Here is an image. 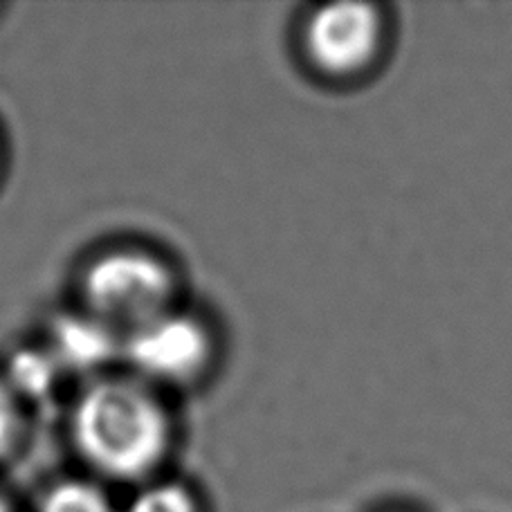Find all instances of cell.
Listing matches in <instances>:
<instances>
[{
    "instance_id": "5",
    "label": "cell",
    "mask_w": 512,
    "mask_h": 512,
    "mask_svg": "<svg viewBox=\"0 0 512 512\" xmlns=\"http://www.w3.org/2000/svg\"><path fill=\"white\" fill-rule=\"evenodd\" d=\"M115 331L93 315L86 319H72L61 324L57 331L59 360L77 364V367H97L111 358Z\"/></svg>"
},
{
    "instance_id": "2",
    "label": "cell",
    "mask_w": 512,
    "mask_h": 512,
    "mask_svg": "<svg viewBox=\"0 0 512 512\" xmlns=\"http://www.w3.org/2000/svg\"><path fill=\"white\" fill-rule=\"evenodd\" d=\"M173 297L176 277L171 268L146 250L99 254L84 274L88 315L126 335L173 310Z\"/></svg>"
},
{
    "instance_id": "6",
    "label": "cell",
    "mask_w": 512,
    "mask_h": 512,
    "mask_svg": "<svg viewBox=\"0 0 512 512\" xmlns=\"http://www.w3.org/2000/svg\"><path fill=\"white\" fill-rule=\"evenodd\" d=\"M39 512H115L106 492L90 481L68 479L52 486Z\"/></svg>"
},
{
    "instance_id": "4",
    "label": "cell",
    "mask_w": 512,
    "mask_h": 512,
    "mask_svg": "<svg viewBox=\"0 0 512 512\" xmlns=\"http://www.w3.org/2000/svg\"><path fill=\"white\" fill-rule=\"evenodd\" d=\"M382 32L378 7L367 3L324 5L306 23V54L324 75L353 77L378 57Z\"/></svg>"
},
{
    "instance_id": "1",
    "label": "cell",
    "mask_w": 512,
    "mask_h": 512,
    "mask_svg": "<svg viewBox=\"0 0 512 512\" xmlns=\"http://www.w3.org/2000/svg\"><path fill=\"white\" fill-rule=\"evenodd\" d=\"M72 438L99 474L140 481L167 459L171 418L140 378H108L81 393L72 414Z\"/></svg>"
},
{
    "instance_id": "8",
    "label": "cell",
    "mask_w": 512,
    "mask_h": 512,
    "mask_svg": "<svg viewBox=\"0 0 512 512\" xmlns=\"http://www.w3.org/2000/svg\"><path fill=\"white\" fill-rule=\"evenodd\" d=\"M23 432L21 400L12 384L0 380V459L14 450Z\"/></svg>"
},
{
    "instance_id": "9",
    "label": "cell",
    "mask_w": 512,
    "mask_h": 512,
    "mask_svg": "<svg viewBox=\"0 0 512 512\" xmlns=\"http://www.w3.org/2000/svg\"><path fill=\"white\" fill-rule=\"evenodd\" d=\"M0 512H14L12 506H9V501L5 499L3 492H0Z\"/></svg>"
},
{
    "instance_id": "7",
    "label": "cell",
    "mask_w": 512,
    "mask_h": 512,
    "mask_svg": "<svg viewBox=\"0 0 512 512\" xmlns=\"http://www.w3.org/2000/svg\"><path fill=\"white\" fill-rule=\"evenodd\" d=\"M126 512H200L194 492L176 481L149 483L133 497Z\"/></svg>"
},
{
    "instance_id": "3",
    "label": "cell",
    "mask_w": 512,
    "mask_h": 512,
    "mask_svg": "<svg viewBox=\"0 0 512 512\" xmlns=\"http://www.w3.org/2000/svg\"><path fill=\"white\" fill-rule=\"evenodd\" d=\"M124 355L142 382L182 384L205 371L212 358V337L203 322L173 308L128 333Z\"/></svg>"
}]
</instances>
